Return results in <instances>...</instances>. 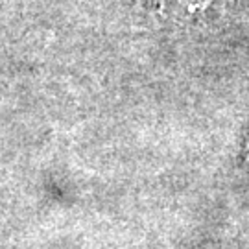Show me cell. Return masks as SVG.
<instances>
[{
  "label": "cell",
  "instance_id": "cell-1",
  "mask_svg": "<svg viewBox=\"0 0 249 249\" xmlns=\"http://www.w3.org/2000/svg\"><path fill=\"white\" fill-rule=\"evenodd\" d=\"M157 9L174 20H190L197 18L205 9L213 4V0H153Z\"/></svg>",
  "mask_w": 249,
  "mask_h": 249
}]
</instances>
